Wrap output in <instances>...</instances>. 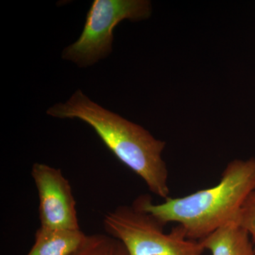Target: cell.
Returning <instances> with one entry per match:
<instances>
[{"label": "cell", "mask_w": 255, "mask_h": 255, "mask_svg": "<svg viewBox=\"0 0 255 255\" xmlns=\"http://www.w3.org/2000/svg\"><path fill=\"white\" fill-rule=\"evenodd\" d=\"M58 119H77L88 124L111 152L145 182L154 194L169 197L168 170L162 157L165 142L140 126L97 105L80 90L65 103L46 112Z\"/></svg>", "instance_id": "6da1fadb"}, {"label": "cell", "mask_w": 255, "mask_h": 255, "mask_svg": "<svg viewBox=\"0 0 255 255\" xmlns=\"http://www.w3.org/2000/svg\"><path fill=\"white\" fill-rule=\"evenodd\" d=\"M255 190V158L235 159L228 163L219 184L189 195L154 204L150 196L140 195L133 205L165 226H182L187 238L199 241L236 219L243 203Z\"/></svg>", "instance_id": "7a4b0ae2"}, {"label": "cell", "mask_w": 255, "mask_h": 255, "mask_svg": "<svg viewBox=\"0 0 255 255\" xmlns=\"http://www.w3.org/2000/svg\"><path fill=\"white\" fill-rule=\"evenodd\" d=\"M104 226L122 242L128 255H202L205 251L200 242L187 238L182 226L165 233L164 225L133 204L107 213Z\"/></svg>", "instance_id": "3957f363"}, {"label": "cell", "mask_w": 255, "mask_h": 255, "mask_svg": "<svg viewBox=\"0 0 255 255\" xmlns=\"http://www.w3.org/2000/svg\"><path fill=\"white\" fill-rule=\"evenodd\" d=\"M152 14L147 0H95L88 12L81 35L66 47L62 58L80 68H87L112 53L114 28L124 20L147 19Z\"/></svg>", "instance_id": "277c9868"}, {"label": "cell", "mask_w": 255, "mask_h": 255, "mask_svg": "<svg viewBox=\"0 0 255 255\" xmlns=\"http://www.w3.org/2000/svg\"><path fill=\"white\" fill-rule=\"evenodd\" d=\"M31 176L39 196L42 227L80 230L76 201L71 186L60 169L46 164H33Z\"/></svg>", "instance_id": "5b68a950"}, {"label": "cell", "mask_w": 255, "mask_h": 255, "mask_svg": "<svg viewBox=\"0 0 255 255\" xmlns=\"http://www.w3.org/2000/svg\"><path fill=\"white\" fill-rule=\"evenodd\" d=\"M199 242L204 250L211 252V255H255L249 233L236 219Z\"/></svg>", "instance_id": "8992f818"}, {"label": "cell", "mask_w": 255, "mask_h": 255, "mask_svg": "<svg viewBox=\"0 0 255 255\" xmlns=\"http://www.w3.org/2000/svg\"><path fill=\"white\" fill-rule=\"evenodd\" d=\"M81 230L40 227L35 243L26 255H73L86 238Z\"/></svg>", "instance_id": "52a82bcc"}, {"label": "cell", "mask_w": 255, "mask_h": 255, "mask_svg": "<svg viewBox=\"0 0 255 255\" xmlns=\"http://www.w3.org/2000/svg\"><path fill=\"white\" fill-rule=\"evenodd\" d=\"M73 255H128L122 242L110 235L86 236L83 243Z\"/></svg>", "instance_id": "ba28073f"}, {"label": "cell", "mask_w": 255, "mask_h": 255, "mask_svg": "<svg viewBox=\"0 0 255 255\" xmlns=\"http://www.w3.org/2000/svg\"><path fill=\"white\" fill-rule=\"evenodd\" d=\"M236 219L238 224L249 233L255 254V190L244 201Z\"/></svg>", "instance_id": "9c48e42d"}]
</instances>
